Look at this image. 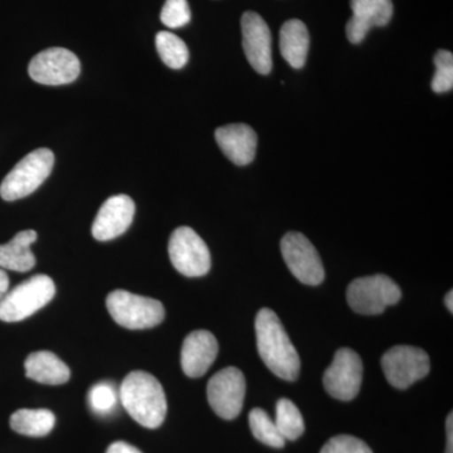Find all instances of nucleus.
I'll return each instance as SVG.
<instances>
[{"instance_id": "2f4dec72", "label": "nucleus", "mask_w": 453, "mask_h": 453, "mask_svg": "<svg viewBox=\"0 0 453 453\" xmlns=\"http://www.w3.org/2000/svg\"><path fill=\"white\" fill-rule=\"evenodd\" d=\"M446 308L449 310V311H453V291H449V294L446 295L445 297Z\"/></svg>"}, {"instance_id": "c756f323", "label": "nucleus", "mask_w": 453, "mask_h": 453, "mask_svg": "<svg viewBox=\"0 0 453 453\" xmlns=\"http://www.w3.org/2000/svg\"><path fill=\"white\" fill-rule=\"evenodd\" d=\"M447 446L446 453H453V414L449 413L446 419Z\"/></svg>"}, {"instance_id": "c85d7f7f", "label": "nucleus", "mask_w": 453, "mask_h": 453, "mask_svg": "<svg viewBox=\"0 0 453 453\" xmlns=\"http://www.w3.org/2000/svg\"><path fill=\"white\" fill-rule=\"evenodd\" d=\"M106 453H142L139 451L136 447L129 445V443L122 442V441H119V442L112 443L110 445L109 449H107Z\"/></svg>"}, {"instance_id": "1a4fd4ad", "label": "nucleus", "mask_w": 453, "mask_h": 453, "mask_svg": "<svg viewBox=\"0 0 453 453\" xmlns=\"http://www.w3.org/2000/svg\"><path fill=\"white\" fill-rule=\"evenodd\" d=\"M208 402L220 418L231 421L242 412L246 396V380L235 366H228L214 374L208 381Z\"/></svg>"}, {"instance_id": "9b49d317", "label": "nucleus", "mask_w": 453, "mask_h": 453, "mask_svg": "<svg viewBox=\"0 0 453 453\" xmlns=\"http://www.w3.org/2000/svg\"><path fill=\"white\" fill-rule=\"evenodd\" d=\"M28 73L33 81L42 85H67L80 76L81 64L71 50L53 47L33 57Z\"/></svg>"}, {"instance_id": "f8f14e48", "label": "nucleus", "mask_w": 453, "mask_h": 453, "mask_svg": "<svg viewBox=\"0 0 453 453\" xmlns=\"http://www.w3.org/2000/svg\"><path fill=\"white\" fill-rule=\"evenodd\" d=\"M363 381V362L356 351L339 349L332 365L324 374V387L333 398L342 402L353 401Z\"/></svg>"}, {"instance_id": "7c9ffc66", "label": "nucleus", "mask_w": 453, "mask_h": 453, "mask_svg": "<svg viewBox=\"0 0 453 453\" xmlns=\"http://www.w3.org/2000/svg\"><path fill=\"white\" fill-rule=\"evenodd\" d=\"M9 291V277L4 270L0 268V303L4 299L5 295Z\"/></svg>"}, {"instance_id": "f03ea898", "label": "nucleus", "mask_w": 453, "mask_h": 453, "mask_svg": "<svg viewBox=\"0 0 453 453\" xmlns=\"http://www.w3.org/2000/svg\"><path fill=\"white\" fill-rule=\"evenodd\" d=\"M120 401L131 418L145 428H157L165 421V392L160 381L148 372H131L122 381Z\"/></svg>"}, {"instance_id": "4468645a", "label": "nucleus", "mask_w": 453, "mask_h": 453, "mask_svg": "<svg viewBox=\"0 0 453 453\" xmlns=\"http://www.w3.org/2000/svg\"><path fill=\"white\" fill-rule=\"evenodd\" d=\"M135 216V203L129 196H110L98 211L92 225V235L100 242L111 241L124 234Z\"/></svg>"}, {"instance_id": "6ab92c4d", "label": "nucleus", "mask_w": 453, "mask_h": 453, "mask_svg": "<svg viewBox=\"0 0 453 453\" xmlns=\"http://www.w3.org/2000/svg\"><path fill=\"white\" fill-rule=\"evenodd\" d=\"M37 240L33 229L19 232L8 243L0 244V268L2 270L27 273L35 266V257L31 246Z\"/></svg>"}, {"instance_id": "20e7f679", "label": "nucleus", "mask_w": 453, "mask_h": 453, "mask_svg": "<svg viewBox=\"0 0 453 453\" xmlns=\"http://www.w3.org/2000/svg\"><path fill=\"white\" fill-rule=\"evenodd\" d=\"M106 308L116 323L130 330L151 329L165 318V309L159 300L125 290L110 292Z\"/></svg>"}, {"instance_id": "4be33fe9", "label": "nucleus", "mask_w": 453, "mask_h": 453, "mask_svg": "<svg viewBox=\"0 0 453 453\" xmlns=\"http://www.w3.org/2000/svg\"><path fill=\"white\" fill-rule=\"evenodd\" d=\"M276 427L285 441H296L305 432L303 414L294 402L281 398L276 404Z\"/></svg>"}, {"instance_id": "f257e3e1", "label": "nucleus", "mask_w": 453, "mask_h": 453, "mask_svg": "<svg viewBox=\"0 0 453 453\" xmlns=\"http://www.w3.org/2000/svg\"><path fill=\"white\" fill-rule=\"evenodd\" d=\"M255 327L259 357L265 365L283 380H296L301 365L299 353L276 312L259 310Z\"/></svg>"}, {"instance_id": "393cba45", "label": "nucleus", "mask_w": 453, "mask_h": 453, "mask_svg": "<svg viewBox=\"0 0 453 453\" xmlns=\"http://www.w3.org/2000/svg\"><path fill=\"white\" fill-rule=\"evenodd\" d=\"M436 73L432 80V89L436 94H445L453 88V55L449 50H440L434 56Z\"/></svg>"}, {"instance_id": "b1692460", "label": "nucleus", "mask_w": 453, "mask_h": 453, "mask_svg": "<svg viewBox=\"0 0 453 453\" xmlns=\"http://www.w3.org/2000/svg\"><path fill=\"white\" fill-rule=\"evenodd\" d=\"M250 427L256 440L273 449H282L285 446V438L281 436L279 429L276 427L275 421L271 419L266 411L261 408H255L250 413Z\"/></svg>"}, {"instance_id": "f3484780", "label": "nucleus", "mask_w": 453, "mask_h": 453, "mask_svg": "<svg viewBox=\"0 0 453 453\" xmlns=\"http://www.w3.org/2000/svg\"><path fill=\"white\" fill-rule=\"evenodd\" d=\"M217 144L235 165L252 163L257 150V135L246 124H232L216 130Z\"/></svg>"}, {"instance_id": "412c9836", "label": "nucleus", "mask_w": 453, "mask_h": 453, "mask_svg": "<svg viewBox=\"0 0 453 453\" xmlns=\"http://www.w3.org/2000/svg\"><path fill=\"white\" fill-rule=\"evenodd\" d=\"M55 425V414L49 410H19L11 417L12 429L23 436H47Z\"/></svg>"}, {"instance_id": "a878e982", "label": "nucleus", "mask_w": 453, "mask_h": 453, "mask_svg": "<svg viewBox=\"0 0 453 453\" xmlns=\"http://www.w3.org/2000/svg\"><path fill=\"white\" fill-rule=\"evenodd\" d=\"M88 403L97 414H109L118 404V395L111 384L98 383L88 393Z\"/></svg>"}, {"instance_id": "cd10ccee", "label": "nucleus", "mask_w": 453, "mask_h": 453, "mask_svg": "<svg viewBox=\"0 0 453 453\" xmlns=\"http://www.w3.org/2000/svg\"><path fill=\"white\" fill-rule=\"evenodd\" d=\"M320 453H372V451L365 441L350 434H339L330 438L321 449Z\"/></svg>"}, {"instance_id": "0eeeda50", "label": "nucleus", "mask_w": 453, "mask_h": 453, "mask_svg": "<svg viewBox=\"0 0 453 453\" xmlns=\"http://www.w3.org/2000/svg\"><path fill=\"white\" fill-rule=\"evenodd\" d=\"M169 257L181 275L201 277L211 270V252L201 235L189 226H179L170 235Z\"/></svg>"}, {"instance_id": "a211bd4d", "label": "nucleus", "mask_w": 453, "mask_h": 453, "mask_svg": "<svg viewBox=\"0 0 453 453\" xmlns=\"http://www.w3.org/2000/svg\"><path fill=\"white\" fill-rule=\"evenodd\" d=\"M26 375L29 380L49 386H61L70 380L71 371L67 365L50 351H35L27 357Z\"/></svg>"}, {"instance_id": "423d86ee", "label": "nucleus", "mask_w": 453, "mask_h": 453, "mask_svg": "<svg viewBox=\"0 0 453 453\" xmlns=\"http://www.w3.org/2000/svg\"><path fill=\"white\" fill-rule=\"evenodd\" d=\"M399 286L387 275L360 277L349 285V306L362 315H380L401 301Z\"/></svg>"}, {"instance_id": "aec40b11", "label": "nucleus", "mask_w": 453, "mask_h": 453, "mask_svg": "<svg viewBox=\"0 0 453 453\" xmlns=\"http://www.w3.org/2000/svg\"><path fill=\"white\" fill-rule=\"evenodd\" d=\"M310 35L305 23L299 19H290L280 31V50L285 61L292 68L300 70L308 58Z\"/></svg>"}, {"instance_id": "2eb2a0df", "label": "nucleus", "mask_w": 453, "mask_h": 453, "mask_svg": "<svg viewBox=\"0 0 453 453\" xmlns=\"http://www.w3.org/2000/svg\"><path fill=\"white\" fill-rule=\"evenodd\" d=\"M353 16L347 23V37L351 43H362L372 27L388 25L393 17L392 0H350Z\"/></svg>"}, {"instance_id": "bb28decb", "label": "nucleus", "mask_w": 453, "mask_h": 453, "mask_svg": "<svg viewBox=\"0 0 453 453\" xmlns=\"http://www.w3.org/2000/svg\"><path fill=\"white\" fill-rule=\"evenodd\" d=\"M190 8L187 0H166L160 14V20L168 28H181L190 22Z\"/></svg>"}, {"instance_id": "39448f33", "label": "nucleus", "mask_w": 453, "mask_h": 453, "mask_svg": "<svg viewBox=\"0 0 453 453\" xmlns=\"http://www.w3.org/2000/svg\"><path fill=\"white\" fill-rule=\"evenodd\" d=\"M56 285L47 275H35L8 291L0 303V320L18 323L44 308L55 297Z\"/></svg>"}, {"instance_id": "7ed1b4c3", "label": "nucleus", "mask_w": 453, "mask_h": 453, "mask_svg": "<svg viewBox=\"0 0 453 453\" xmlns=\"http://www.w3.org/2000/svg\"><path fill=\"white\" fill-rule=\"evenodd\" d=\"M53 165L55 154L50 149L33 150L8 173L0 186V196L4 201L14 202L32 195L50 177Z\"/></svg>"}, {"instance_id": "dca6fc26", "label": "nucleus", "mask_w": 453, "mask_h": 453, "mask_svg": "<svg viewBox=\"0 0 453 453\" xmlns=\"http://www.w3.org/2000/svg\"><path fill=\"white\" fill-rule=\"evenodd\" d=\"M219 342L207 330H196L184 339L181 347V369L189 378H201L219 356Z\"/></svg>"}, {"instance_id": "9d476101", "label": "nucleus", "mask_w": 453, "mask_h": 453, "mask_svg": "<svg viewBox=\"0 0 453 453\" xmlns=\"http://www.w3.org/2000/svg\"><path fill=\"white\" fill-rule=\"evenodd\" d=\"M286 266L300 282L318 286L324 281L325 270L314 244L300 232H288L281 241Z\"/></svg>"}, {"instance_id": "ddd939ff", "label": "nucleus", "mask_w": 453, "mask_h": 453, "mask_svg": "<svg viewBox=\"0 0 453 453\" xmlns=\"http://www.w3.org/2000/svg\"><path fill=\"white\" fill-rule=\"evenodd\" d=\"M244 55L253 70L259 74H268L273 70V50L271 32L264 18L255 12H246L242 20Z\"/></svg>"}, {"instance_id": "5701e85b", "label": "nucleus", "mask_w": 453, "mask_h": 453, "mask_svg": "<svg viewBox=\"0 0 453 453\" xmlns=\"http://www.w3.org/2000/svg\"><path fill=\"white\" fill-rule=\"evenodd\" d=\"M155 44L164 64L173 70H180L188 64L189 50L178 35L166 31L159 32L155 37Z\"/></svg>"}, {"instance_id": "6e6552de", "label": "nucleus", "mask_w": 453, "mask_h": 453, "mask_svg": "<svg viewBox=\"0 0 453 453\" xmlns=\"http://www.w3.org/2000/svg\"><path fill=\"white\" fill-rule=\"evenodd\" d=\"M381 368L390 386L410 388L429 372V357L421 348L396 345L381 357Z\"/></svg>"}]
</instances>
